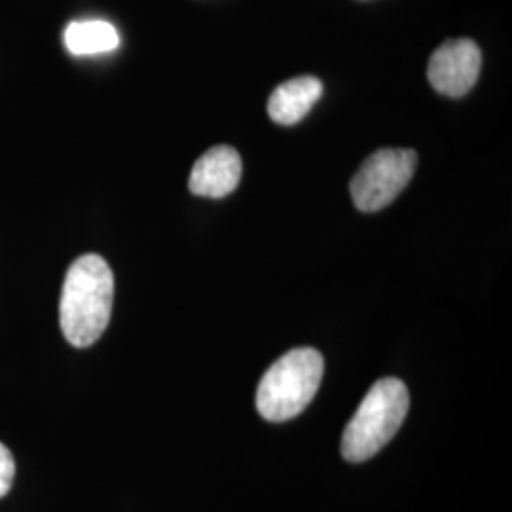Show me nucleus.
Masks as SVG:
<instances>
[{"mask_svg":"<svg viewBox=\"0 0 512 512\" xmlns=\"http://www.w3.org/2000/svg\"><path fill=\"white\" fill-rule=\"evenodd\" d=\"M325 361L313 348H298L279 357L262 376L256 408L268 421L293 420L313 401L323 380Z\"/></svg>","mask_w":512,"mask_h":512,"instance_id":"f03ea898","label":"nucleus"},{"mask_svg":"<svg viewBox=\"0 0 512 512\" xmlns=\"http://www.w3.org/2000/svg\"><path fill=\"white\" fill-rule=\"evenodd\" d=\"M114 275L99 255L76 258L65 275L59 300V325L74 348L95 344L109 327Z\"/></svg>","mask_w":512,"mask_h":512,"instance_id":"f257e3e1","label":"nucleus"},{"mask_svg":"<svg viewBox=\"0 0 512 512\" xmlns=\"http://www.w3.org/2000/svg\"><path fill=\"white\" fill-rule=\"evenodd\" d=\"M418 154L410 148H382L368 156L351 181L359 211L376 213L393 202L414 177Z\"/></svg>","mask_w":512,"mask_h":512,"instance_id":"20e7f679","label":"nucleus"},{"mask_svg":"<svg viewBox=\"0 0 512 512\" xmlns=\"http://www.w3.org/2000/svg\"><path fill=\"white\" fill-rule=\"evenodd\" d=\"M482 67L478 44L469 38L446 40L431 55L427 65L429 84L448 97H463L471 92Z\"/></svg>","mask_w":512,"mask_h":512,"instance_id":"39448f33","label":"nucleus"},{"mask_svg":"<svg viewBox=\"0 0 512 512\" xmlns=\"http://www.w3.org/2000/svg\"><path fill=\"white\" fill-rule=\"evenodd\" d=\"M408 406V389L401 380H378L368 389L359 410L349 420L342 437V456L351 463L376 456L401 429Z\"/></svg>","mask_w":512,"mask_h":512,"instance_id":"7ed1b4c3","label":"nucleus"},{"mask_svg":"<svg viewBox=\"0 0 512 512\" xmlns=\"http://www.w3.org/2000/svg\"><path fill=\"white\" fill-rule=\"evenodd\" d=\"M65 46L73 55H99L114 52L120 46L116 27L103 19L73 21L65 29Z\"/></svg>","mask_w":512,"mask_h":512,"instance_id":"6e6552de","label":"nucleus"},{"mask_svg":"<svg viewBox=\"0 0 512 512\" xmlns=\"http://www.w3.org/2000/svg\"><path fill=\"white\" fill-rule=\"evenodd\" d=\"M16 478V461L12 452L0 442V497L10 492Z\"/></svg>","mask_w":512,"mask_h":512,"instance_id":"1a4fd4ad","label":"nucleus"},{"mask_svg":"<svg viewBox=\"0 0 512 512\" xmlns=\"http://www.w3.org/2000/svg\"><path fill=\"white\" fill-rule=\"evenodd\" d=\"M323 84L315 76H300L275 88L268 101V114L279 126H294L306 118L321 99Z\"/></svg>","mask_w":512,"mask_h":512,"instance_id":"0eeeda50","label":"nucleus"},{"mask_svg":"<svg viewBox=\"0 0 512 512\" xmlns=\"http://www.w3.org/2000/svg\"><path fill=\"white\" fill-rule=\"evenodd\" d=\"M241 181V156L226 145L209 148L194 164L190 175V192L203 198H224L238 188Z\"/></svg>","mask_w":512,"mask_h":512,"instance_id":"423d86ee","label":"nucleus"}]
</instances>
